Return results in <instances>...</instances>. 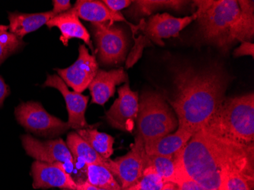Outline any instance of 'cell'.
<instances>
[{
    "mask_svg": "<svg viewBox=\"0 0 254 190\" xmlns=\"http://www.w3.org/2000/svg\"><path fill=\"white\" fill-rule=\"evenodd\" d=\"M231 80L218 63L201 68H174V93L167 101L177 115L178 128L193 134L205 127L226 98Z\"/></svg>",
    "mask_w": 254,
    "mask_h": 190,
    "instance_id": "1",
    "label": "cell"
},
{
    "mask_svg": "<svg viewBox=\"0 0 254 190\" xmlns=\"http://www.w3.org/2000/svg\"><path fill=\"white\" fill-rule=\"evenodd\" d=\"M199 33L204 42L228 52L254 35V2L247 0L194 1Z\"/></svg>",
    "mask_w": 254,
    "mask_h": 190,
    "instance_id": "2",
    "label": "cell"
},
{
    "mask_svg": "<svg viewBox=\"0 0 254 190\" xmlns=\"http://www.w3.org/2000/svg\"><path fill=\"white\" fill-rule=\"evenodd\" d=\"M178 157L183 171L190 179L209 190L223 187V172L229 158L226 140L201 128L192 134Z\"/></svg>",
    "mask_w": 254,
    "mask_h": 190,
    "instance_id": "3",
    "label": "cell"
},
{
    "mask_svg": "<svg viewBox=\"0 0 254 190\" xmlns=\"http://www.w3.org/2000/svg\"><path fill=\"white\" fill-rule=\"evenodd\" d=\"M204 129L211 135L249 145L254 140V94L225 98Z\"/></svg>",
    "mask_w": 254,
    "mask_h": 190,
    "instance_id": "4",
    "label": "cell"
},
{
    "mask_svg": "<svg viewBox=\"0 0 254 190\" xmlns=\"http://www.w3.org/2000/svg\"><path fill=\"white\" fill-rule=\"evenodd\" d=\"M138 135L143 142L172 133L178 127L176 114L162 94L145 91L138 100Z\"/></svg>",
    "mask_w": 254,
    "mask_h": 190,
    "instance_id": "5",
    "label": "cell"
},
{
    "mask_svg": "<svg viewBox=\"0 0 254 190\" xmlns=\"http://www.w3.org/2000/svg\"><path fill=\"white\" fill-rule=\"evenodd\" d=\"M15 115L20 125L38 136L54 138L70 128L67 123L50 114L35 101L21 103L15 108Z\"/></svg>",
    "mask_w": 254,
    "mask_h": 190,
    "instance_id": "6",
    "label": "cell"
},
{
    "mask_svg": "<svg viewBox=\"0 0 254 190\" xmlns=\"http://www.w3.org/2000/svg\"><path fill=\"white\" fill-rule=\"evenodd\" d=\"M146 156L143 140L138 134L130 150L117 159H108L107 168L118 179L121 188H129L140 181L146 168Z\"/></svg>",
    "mask_w": 254,
    "mask_h": 190,
    "instance_id": "7",
    "label": "cell"
},
{
    "mask_svg": "<svg viewBox=\"0 0 254 190\" xmlns=\"http://www.w3.org/2000/svg\"><path fill=\"white\" fill-rule=\"evenodd\" d=\"M98 58L105 65H118L125 61L129 47L122 28L111 23L92 24Z\"/></svg>",
    "mask_w": 254,
    "mask_h": 190,
    "instance_id": "8",
    "label": "cell"
},
{
    "mask_svg": "<svg viewBox=\"0 0 254 190\" xmlns=\"http://www.w3.org/2000/svg\"><path fill=\"white\" fill-rule=\"evenodd\" d=\"M118 99L105 114V119L113 128L132 132L138 112V94L132 91L129 81L118 89Z\"/></svg>",
    "mask_w": 254,
    "mask_h": 190,
    "instance_id": "9",
    "label": "cell"
},
{
    "mask_svg": "<svg viewBox=\"0 0 254 190\" xmlns=\"http://www.w3.org/2000/svg\"><path fill=\"white\" fill-rule=\"evenodd\" d=\"M57 71L67 86L75 92L82 93L96 75L98 64L95 56L91 55L85 44H82L78 49L77 61L68 68H58Z\"/></svg>",
    "mask_w": 254,
    "mask_h": 190,
    "instance_id": "10",
    "label": "cell"
},
{
    "mask_svg": "<svg viewBox=\"0 0 254 190\" xmlns=\"http://www.w3.org/2000/svg\"><path fill=\"white\" fill-rule=\"evenodd\" d=\"M21 142L26 154L36 161L48 164H70L75 161L62 138L41 141L31 135H24Z\"/></svg>",
    "mask_w": 254,
    "mask_h": 190,
    "instance_id": "11",
    "label": "cell"
},
{
    "mask_svg": "<svg viewBox=\"0 0 254 190\" xmlns=\"http://www.w3.org/2000/svg\"><path fill=\"white\" fill-rule=\"evenodd\" d=\"M196 18L195 13L184 18H176L168 13L157 14L150 17L147 22L142 20L138 27H140L148 40L158 45L163 46L165 43L162 39L179 36L180 32L196 20Z\"/></svg>",
    "mask_w": 254,
    "mask_h": 190,
    "instance_id": "12",
    "label": "cell"
},
{
    "mask_svg": "<svg viewBox=\"0 0 254 190\" xmlns=\"http://www.w3.org/2000/svg\"><path fill=\"white\" fill-rule=\"evenodd\" d=\"M43 87L56 88L62 94L68 111L67 124L71 128L79 130L89 127L85 119L89 99L88 96H85L81 93L69 91L64 80L58 75H48Z\"/></svg>",
    "mask_w": 254,
    "mask_h": 190,
    "instance_id": "13",
    "label": "cell"
},
{
    "mask_svg": "<svg viewBox=\"0 0 254 190\" xmlns=\"http://www.w3.org/2000/svg\"><path fill=\"white\" fill-rule=\"evenodd\" d=\"M34 189H64L76 190L77 184L73 178L61 165V163L48 164L35 161L31 166Z\"/></svg>",
    "mask_w": 254,
    "mask_h": 190,
    "instance_id": "14",
    "label": "cell"
},
{
    "mask_svg": "<svg viewBox=\"0 0 254 190\" xmlns=\"http://www.w3.org/2000/svg\"><path fill=\"white\" fill-rule=\"evenodd\" d=\"M128 81L129 77L122 68L111 71L98 69L88 88L92 98L91 103L105 105L114 96L117 85Z\"/></svg>",
    "mask_w": 254,
    "mask_h": 190,
    "instance_id": "15",
    "label": "cell"
},
{
    "mask_svg": "<svg viewBox=\"0 0 254 190\" xmlns=\"http://www.w3.org/2000/svg\"><path fill=\"white\" fill-rule=\"evenodd\" d=\"M46 25L48 28L56 27L61 31L60 40L64 46H68L69 40L78 38L82 40L91 51H94L89 32L79 21V18L71 10L54 17Z\"/></svg>",
    "mask_w": 254,
    "mask_h": 190,
    "instance_id": "16",
    "label": "cell"
},
{
    "mask_svg": "<svg viewBox=\"0 0 254 190\" xmlns=\"http://www.w3.org/2000/svg\"><path fill=\"white\" fill-rule=\"evenodd\" d=\"M71 11L78 18L91 21V24H104L115 21L127 22L121 12H114L108 8L104 2L95 0H79L75 2Z\"/></svg>",
    "mask_w": 254,
    "mask_h": 190,
    "instance_id": "17",
    "label": "cell"
},
{
    "mask_svg": "<svg viewBox=\"0 0 254 190\" xmlns=\"http://www.w3.org/2000/svg\"><path fill=\"white\" fill-rule=\"evenodd\" d=\"M192 135L186 130L177 128L175 132L144 142L145 153L148 155L175 156L185 146Z\"/></svg>",
    "mask_w": 254,
    "mask_h": 190,
    "instance_id": "18",
    "label": "cell"
},
{
    "mask_svg": "<svg viewBox=\"0 0 254 190\" xmlns=\"http://www.w3.org/2000/svg\"><path fill=\"white\" fill-rule=\"evenodd\" d=\"M53 11H45L41 13L25 14L15 12L8 15V30L15 34L19 39L39 29L46 25L48 21L55 17Z\"/></svg>",
    "mask_w": 254,
    "mask_h": 190,
    "instance_id": "19",
    "label": "cell"
},
{
    "mask_svg": "<svg viewBox=\"0 0 254 190\" xmlns=\"http://www.w3.org/2000/svg\"><path fill=\"white\" fill-rule=\"evenodd\" d=\"M188 1L182 0H137L132 1L129 10L126 11L127 15L132 18H142L152 15L157 10L161 9H183L188 3Z\"/></svg>",
    "mask_w": 254,
    "mask_h": 190,
    "instance_id": "20",
    "label": "cell"
},
{
    "mask_svg": "<svg viewBox=\"0 0 254 190\" xmlns=\"http://www.w3.org/2000/svg\"><path fill=\"white\" fill-rule=\"evenodd\" d=\"M65 143L74 159L81 161L85 164H99L107 168L108 159L99 155L77 132L68 134Z\"/></svg>",
    "mask_w": 254,
    "mask_h": 190,
    "instance_id": "21",
    "label": "cell"
},
{
    "mask_svg": "<svg viewBox=\"0 0 254 190\" xmlns=\"http://www.w3.org/2000/svg\"><path fill=\"white\" fill-rule=\"evenodd\" d=\"M147 166L151 167L165 183L178 184L181 171L178 154L172 157L147 154Z\"/></svg>",
    "mask_w": 254,
    "mask_h": 190,
    "instance_id": "22",
    "label": "cell"
},
{
    "mask_svg": "<svg viewBox=\"0 0 254 190\" xmlns=\"http://www.w3.org/2000/svg\"><path fill=\"white\" fill-rule=\"evenodd\" d=\"M76 132L102 158H111L114 153V137L94 128H82Z\"/></svg>",
    "mask_w": 254,
    "mask_h": 190,
    "instance_id": "23",
    "label": "cell"
},
{
    "mask_svg": "<svg viewBox=\"0 0 254 190\" xmlns=\"http://www.w3.org/2000/svg\"><path fill=\"white\" fill-rule=\"evenodd\" d=\"M87 182L106 190H121V185L112 173L105 166L85 164Z\"/></svg>",
    "mask_w": 254,
    "mask_h": 190,
    "instance_id": "24",
    "label": "cell"
},
{
    "mask_svg": "<svg viewBox=\"0 0 254 190\" xmlns=\"http://www.w3.org/2000/svg\"><path fill=\"white\" fill-rule=\"evenodd\" d=\"M254 181L238 172H228L223 175V187L226 190H251Z\"/></svg>",
    "mask_w": 254,
    "mask_h": 190,
    "instance_id": "25",
    "label": "cell"
},
{
    "mask_svg": "<svg viewBox=\"0 0 254 190\" xmlns=\"http://www.w3.org/2000/svg\"><path fill=\"white\" fill-rule=\"evenodd\" d=\"M165 184V181L155 171L149 166H147L138 183V190H161Z\"/></svg>",
    "mask_w": 254,
    "mask_h": 190,
    "instance_id": "26",
    "label": "cell"
},
{
    "mask_svg": "<svg viewBox=\"0 0 254 190\" xmlns=\"http://www.w3.org/2000/svg\"><path fill=\"white\" fill-rule=\"evenodd\" d=\"M8 26L0 25V44L6 49L10 54L18 51L22 47V40L19 39L15 34L8 31Z\"/></svg>",
    "mask_w": 254,
    "mask_h": 190,
    "instance_id": "27",
    "label": "cell"
},
{
    "mask_svg": "<svg viewBox=\"0 0 254 190\" xmlns=\"http://www.w3.org/2000/svg\"><path fill=\"white\" fill-rule=\"evenodd\" d=\"M177 185L179 187V190H209L187 177L183 171L181 166L179 181Z\"/></svg>",
    "mask_w": 254,
    "mask_h": 190,
    "instance_id": "28",
    "label": "cell"
},
{
    "mask_svg": "<svg viewBox=\"0 0 254 190\" xmlns=\"http://www.w3.org/2000/svg\"><path fill=\"white\" fill-rule=\"evenodd\" d=\"M103 2L114 12H120L121 10L128 8L132 4V1L129 0H105Z\"/></svg>",
    "mask_w": 254,
    "mask_h": 190,
    "instance_id": "29",
    "label": "cell"
},
{
    "mask_svg": "<svg viewBox=\"0 0 254 190\" xmlns=\"http://www.w3.org/2000/svg\"><path fill=\"white\" fill-rule=\"evenodd\" d=\"M243 56L254 57V45L250 41L241 42V45L234 51V57H241Z\"/></svg>",
    "mask_w": 254,
    "mask_h": 190,
    "instance_id": "30",
    "label": "cell"
},
{
    "mask_svg": "<svg viewBox=\"0 0 254 190\" xmlns=\"http://www.w3.org/2000/svg\"><path fill=\"white\" fill-rule=\"evenodd\" d=\"M53 4H54V8L52 11L56 16L64 13L72 8V5L69 0H55L53 1Z\"/></svg>",
    "mask_w": 254,
    "mask_h": 190,
    "instance_id": "31",
    "label": "cell"
},
{
    "mask_svg": "<svg viewBox=\"0 0 254 190\" xmlns=\"http://www.w3.org/2000/svg\"><path fill=\"white\" fill-rule=\"evenodd\" d=\"M10 89L3 78L0 76V108L3 106L5 98L9 95Z\"/></svg>",
    "mask_w": 254,
    "mask_h": 190,
    "instance_id": "32",
    "label": "cell"
},
{
    "mask_svg": "<svg viewBox=\"0 0 254 190\" xmlns=\"http://www.w3.org/2000/svg\"><path fill=\"white\" fill-rule=\"evenodd\" d=\"M76 190H106L105 189L99 188V187H95L88 184L87 181L80 182L77 184Z\"/></svg>",
    "mask_w": 254,
    "mask_h": 190,
    "instance_id": "33",
    "label": "cell"
},
{
    "mask_svg": "<svg viewBox=\"0 0 254 190\" xmlns=\"http://www.w3.org/2000/svg\"><path fill=\"white\" fill-rule=\"evenodd\" d=\"M10 55H11L10 53L0 44V65H1Z\"/></svg>",
    "mask_w": 254,
    "mask_h": 190,
    "instance_id": "34",
    "label": "cell"
},
{
    "mask_svg": "<svg viewBox=\"0 0 254 190\" xmlns=\"http://www.w3.org/2000/svg\"><path fill=\"white\" fill-rule=\"evenodd\" d=\"M161 190H179V187L173 183H165V186Z\"/></svg>",
    "mask_w": 254,
    "mask_h": 190,
    "instance_id": "35",
    "label": "cell"
},
{
    "mask_svg": "<svg viewBox=\"0 0 254 190\" xmlns=\"http://www.w3.org/2000/svg\"><path fill=\"white\" fill-rule=\"evenodd\" d=\"M121 190H138V184L136 185L132 186V187H129V188L122 189Z\"/></svg>",
    "mask_w": 254,
    "mask_h": 190,
    "instance_id": "36",
    "label": "cell"
},
{
    "mask_svg": "<svg viewBox=\"0 0 254 190\" xmlns=\"http://www.w3.org/2000/svg\"><path fill=\"white\" fill-rule=\"evenodd\" d=\"M225 190V188H220V189H218V190Z\"/></svg>",
    "mask_w": 254,
    "mask_h": 190,
    "instance_id": "37",
    "label": "cell"
}]
</instances>
